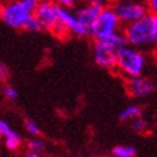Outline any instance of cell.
<instances>
[{
    "instance_id": "d6986e66",
    "label": "cell",
    "mask_w": 157,
    "mask_h": 157,
    "mask_svg": "<svg viewBox=\"0 0 157 157\" xmlns=\"http://www.w3.org/2000/svg\"><path fill=\"white\" fill-rule=\"evenodd\" d=\"M3 92H4V96L6 98H9V100H15L18 97V92L15 91L13 87H10V86H6V87H4Z\"/></svg>"
},
{
    "instance_id": "8fae6325",
    "label": "cell",
    "mask_w": 157,
    "mask_h": 157,
    "mask_svg": "<svg viewBox=\"0 0 157 157\" xmlns=\"http://www.w3.org/2000/svg\"><path fill=\"white\" fill-rule=\"evenodd\" d=\"M140 115H142V109H140V106L139 105H130V106H127L120 113L119 119L121 121H130Z\"/></svg>"
},
{
    "instance_id": "7c38bea8",
    "label": "cell",
    "mask_w": 157,
    "mask_h": 157,
    "mask_svg": "<svg viewBox=\"0 0 157 157\" xmlns=\"http://www.w3.org/2000/svg\"><path fill=\"white\" fill-rule=\"evenodd\" d=\"M113 157H136L137 150L133 146H116L111 151Z\"/></svg>"
},
{
    "instance_id": "9a60e30c",
    "label": "cell",
    "mask_w": 157,
    "mask_h": 157,
    "mask_svg": "<svg viewBox=\"0 0 157 157\" xmlns=\"http://www.w3.org/2000/svg\"><path fill=\"white\" fill-rule=\"evenodd\" d=\"M28 146V150L29 151H35V152H44L46 150V143L44 142L42 139H38V138H33V139H29L27 142Z\"/></svg>"
},
{
    "instance_id": "cb8c5ba5",
    "label": "cell",
    "mask_w": 157,
    "mask_h": 157,
    "mask_svg": "<svg viewBox=\"0 0 157 157\" xmlns=\"http://www.w3.org/2000/svg\"><path fill=\"white\" fill-rule=\"evenodd\" d=\"M26 156H27V157H44L40 152H35V151H28Z\"/></svg>"
},
{
    "instance_id": "30bf717a",
    "label": "cell",
    "mask_w": 157,
    "mask_h": 157,
    "mask_svg": "<svg viewBox=\"0 0 157 157\" xmlns=\"http://www.w3.org/2000/svg\"><path fill=\"white\" fill-rule=\"evenodd\" d=\"M102 9H104V6L87 4V5L79 8V9H77L74 15H75V18L78 19V22H79L82 26H84L86 28H88L93 23V21L98 17V14L101 13Z\"/></svg>"
},
{
    "instance_id": "9c48e42d",
    "label": "cell",
    "mask_w": 157,
    "mask_h": 157,
    "mask_svg": "<svg viewBox=\"0 0 157 157\" xmlns=\"http://www.w3.org/2000/svg\"><path fill=\"white\" fill-rule=\"evenodd\" d=\"M55 13H56L58 21L68 29V32H72L75 36H86L88 33V29L82 26L75 18V15L70 13L67 8L55 4Z\"/></svg>"
},
{
    "instance_id": "7a4b0ae2",
    "label": "cell",
    "mask_w": 157,
    "mask_h": 157,
    "mask_svg": "<svg viewBox=\"0 0 157 157\" xmlns=\"http://www.w3.org/2000/svg\"><path fill=\"white\" fill-rule=\"evenodd\" d=\"M127 45L123 32H115L104 40H97L93 45V59L95 63L104 69L113 70L116 68L117 50Z\"/></svg>"
},
{
    "instance_id": "6da1fadb",
    "label": "cell",
    "mask_w": 157,
    "mask_h": 157,
    "mask_svg": "<svg viewBox=\"0 0 157 157\" xmlns=\"http://www.w3.org/2000/svg\"><path fill=\"white\" fill-rule=\"evenodd\" d=\"M123 33L127 44L139 50L157 46V15L147 12L139 19L125 25Z\"/></svg>"
},
{
    "instance_id": "277c9868",
    "label": "cell",
    "mask_w": 157,
    "mask_h": 157,
    "mask_svg": "<svg viewBox=\"0 0 157 157\" xmlns=\"http://www.w3.org/2000/svg\"><path fill=\"white\" fill-rule=\"evenodd\" d=\"M146 56L139 49L130 45H125L117 50L116 54V68L125 77L142 75L146 68Z\"/></svg>"
},
{
    "instance_id": "d4e9b609",
    "label": "cell",
    "mask_w": 157,
    "mask_h": 157,
    "mask_svg": "<svg viewBox=\"0 0 157 157\" xmlns=\"http://www.w3.org/2000/svg\"><path fill=\"white\" fill-rule=\"evenodd\" d=\"M3 4H2V2H0V17H2V12H3Z\"/></svg>"
},
{
    "instance_id": "e0dca14e",
    "label": "cell",
    "mask_w": 157,
    "mask_h": 157,
    "mask_svg": "<svg viewBox=\"0 0 157 157\" xmlns=\"http://www.w3.org/2000/svg\"><path fill=\"white\" fill-rule=\"evenodd\" d=\"M26 128H27L29 134H32L35 137L41 134V130H40V128H38V125L35 121H32V120H27L26 121Z\"/></svg>"
},
{
    "instance_id": "8992f818",
    "label": "cell",
    "mask_w": 157,
    "mask_h": 157,
    "mask_svg": "<svg viewBox=\"0 0 157 157\" xmlns=\"http://www.w3.org/2000/svg\"><path fill=\"white\" fill-rule=\"evenodd\" d=\"M35 18L40 22L42 29L51 31L58 36H64L68 33V29L58 21L55 13V4L50 0H40L33 12Z\"/></svg>"
},
{
    "instance_id": "7402d4cb",
    "label": "cell",
    "mask_w": 157,
    "mask_h": 157,
    "mask_svg": "<svg viewBox=\"0 0 157 157\" xmlns=\"http://www.w3.org/2000/svg\"><path fill=\"white\" fill-rule=\"evenodd\" d=\"M58 2V5L60 6H64V8H70L77 4L78 0H56Z\"/></svg>"
},
{
    "instance_id": "3957f363",
    "label": "cell",
    "mask_w": 157,
    "mask_h": 157,
    "mask_svg": "<svg viewBox=\"0 0 157 157\" xmlns=\"http://www.w3.org/2000/svg\"><path fill=\"white\" fill-rule=\"evenodd\" d=\"M40 0H14L3 6L2 18L6 26L14 29H23L26 22L33 15Z\"/></svg>"
},
{
    "instance_id": "44dd1931",
    "label": "cell",
    "mask_w": 157,
    "mask_h": 157,
    "mask_svg": "<svg viewBox=\"0 0 157 157\" xmlns=\"http://www.w3.org/2000/svg\"><path fill=\"white\" fill-rule=\"evenodd\" d=\"M147 8L148 12L157 15V0H147Z\"/></svg>"
},
{
    "instance_id": "5b68a950",
    "label": "cell",
    "mask_w": 157,
    "mask_h": 157,
    "mask_svg": "<svg viewBox=\"0 0 157 157\" xmlns=\"http://www.w3.org/2000/svg\"><path fill=\"white\" fill-rule=\"evenodd\" d=\"M120 25L121 22L119 21L113 8L105 6L98 14V17L87 28L88 29L87 35H90L92 38H95V41L104 40L110 35L117 32L120 29Z\"/></svg>"
},
{
    "instance_id": "ac0fdd59",
    "label": "cell",
    "mask_w": 157,
    "mask_h": 157,
    "mask_svg": "<svg viewBox=\"0 0 157 157\" xmlns=\"http://www.w3.org/2000/svg\"><path fill=\"white\" fill-rule=\"evenodd\" d=\"M21 143L19 140H15V139H10V138H6L5 139V146L9 151H17L18 148L21 147Z\"/></svg>"
},
{
    "instance_id": "5bb4252c",
    "label": "cell",
    "mask_w": 157,
    "mask_h": 157,
    "mask_svg": "<svg viewBox=\"0 0 157 157\" xmlns=\"http://www.w3.org/2000/svg\"><path fill=\"white\" fill-rule=\"evenodd\" d=\"M130 121H132V129L134 132H137L138 134H144V133L148 130V123L142 116H138Z\"/></svg>"
},
{
    "instance_id": "484cf974",
    "label": "cell",
    "mask_w": 157,
    "mask_h": 157,
    "mask_svg": "<svg viewBox=\"0 0 157 157\" xmlns=\"http://www.w3.org/2000/svg\"><path fill=\"white\" fill-rule=\"evenodd\" d=\"M74 157H83V156H74Z\"/></svg>"
},
{
    "instance_id": "ffe728a7",
    "label": "cell",
    "mask_w": 157,
    "mask_h": 157,
    "mask_svg": "<svg viewBox=\"0 0 157 157\" xmlns=\"http://www.w3.org/2000/svg\"><path fill=\"white\" fill-rule=\"evenodd\" d=\"M9 78V68L3 61H0V82H5Z\"/></svg>"
},
{
    "instance_id": "4fadbf2b",
    "label": "cell",
    "mask_w": 157,
    "mask_h": 157,
    "mask_svg": "<svg viewBox=\"0 0 157 157\" xmlns=\"http://www.w3.org/2000/svg\"><path fill=\"white\" fill-rule=\"evenodd\" d=\"M0 136H3L5 139L10 138V139H15V140L22 142V138L12 129V127L9 124H8L5 120H2V119H0Z\"/></svg>"
},
{
    "instance_id": "603a6c76",
    "label": "cell",
    "mask_w": 157,
    "mask_h": 157,
    "mask_svg": "<svg viewBox=\"0 0 157 157\" xmlns=\"http://www.w3.org/2000/svg\"><path fill=\"white\" fill-rule=\"evenodd\" d=\"M87 4H92V5H100V6H106V0H86Z\"/></svg>"
},
{
    "instance_id": "2e32d148",
    "label": "cell",
    "mask_w": 157,
    "mask_h": 157,
    "mask_svg": "<svg viewBox=\"0 0 157 157\" xmlns=\"http://www.w3.org/2000/svg\"><path fill=\"white\" fill-rule=\"evenodd\" d=\"M23 29L28 31V32L36 33V32H40V31H42V27H41V25H40V22H38V21L35 18V15H32V17H31V18L26 22V25H25V27H23Z\"/></svg>"
},
{
    "instance_id": "ba28073f",
    "label": "cell",
    "mask_w": 157,
    "mask_h": 157,
    "mask_svg": "<svg viewBox=\"0 0 157 157\" xmlns=\"http://www.w3.org/2000/svg\"><path fill=\"white\" fill-rule=\"evenodd\" d=\"M156 90V84L150 78H146L143 75L130 77L127 82V91L132 97H147L152 95Z\"/></svg>"
},
{
    "instance_id": "52a82bcc",
    "label": "cell",
    "mask_w": 157,
    "mask_h": 157,
    "mask_svg": "<svg viewBox=\"0 0 157 157\" xmlns=\"http://www.w3.org/2000/svg\"><path fill=\"white\" fill-rule=\"evenodd\" d=\"M113 9L116 13L119 21L124 25L139 19L148 12L147 4L138 2V0H120L114 5Z\"/></svg>"
}]
</instances>
